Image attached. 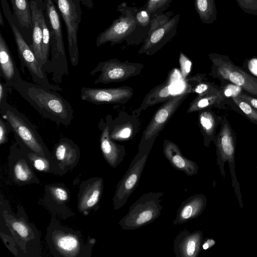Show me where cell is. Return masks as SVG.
<instances>
[{
  "label": "cell",
  "instance_id": "obj_22",
  "mask_svg": "<svg viewBox=\"0 0 257 257\" xmlns=\"http://www.w3.org/2000/svg\"><path fill=\"white\" fill-rule=\"evenodd\" d=\"M173 78L172 75H169L163 82L152 88L146 94L140 107L134 110L132 113L140 115L142 111L149 107L169 99L173 96L171 90Z\"/></svg>",
  "mask_w": 257,
  "mask_h": 257
},
{
  "label": "cell",
  "instance_id": "obj_29",
  "mask_svg": "<svg viewBox=\"0 0 257 257\" xmlns=\"http://www.w3.org/2000/svg\"><path fill=\"white\" fill-rule=\"evenodd\" d=\"M54 243L57 250L65 256H76L79 252L80 242L76 236L72 233H57L54 235Z\"/></svg>",
  "mask_w": 257,
  "mask_h": 257
},
{
  "label": "cell",
  "instance_id": "obj_14",
  "mask_svg": "<svg viewBox=\"0 0 257 257\" xmlns=\"http://www.w3.org/2000/svg\"><path fill=\"white\" fill-rule=\"evenodd\" d=\"M133 94V89L128 86L106 88L82 87L80 89L81 99L96 105L125 104Z\"/></svg>",
  "mask_w": 257,
  "mask_h": 257
},
{
  "label": "cell",
  "instance_id": "obj_33",
  "mask_svg": "<svg viewBox=\"0 0 257 257\" xmlns=\"http://www.w3.org/2000/svg\"><path fill=\"white\" fill-rule=\"evenodd\" d=\"M194 7L200 20L204 24H211L217 20L215 0H194Z\"/></svg>",
  "mask_w": 257,
  "mask_h": 257
},
{
  "label": "cell",
  "instance_id": "obj_40",
  "mask_svg": "<svg viewBox=\"0 0 257 257\" xmlns=\"http://www.w3.org/2000/svg\"><path fill=\"white\" fill-rule=\"evenodd\" d=\"M239 8L246 14L257 16V0H235Z\"/></svg>",
  "mask_w": 257,
  "mask_h": 257
},
{
  "label": "cell",
  "instance_id": "obj_6",
  "mask_svg": "<svg viewBox=\"0 0 257 257\" xmlns=\"http://www.w3.org/2000/svg\"><path fill=\"white\" fill-rule=\"evenodd\" d=\"M192 92L190 86L186 85L183 91L172 96L157 109L143 132L139 145L138 151L151 152L160 133L184 100Z\"/></svg>",
  "mask_w": 257,
  "mask_h": 257
},
{
  "label": "cell",
  "instance_id": "obj_34",
  "mask_svg": "<svg viewBox=\"0 0 257 257\" xmlns=\"http://www.w3.org/2000/svg\"><path fill=\"white\" fill-rule=\"evenodd\" d=\"M172 1L173 0H147L143 9L152 17L165 13Z\"/></svg>",
  "mask_w": 257,
  "mask_h": 257
},
{
  "label": "cell",
  "instance_id": "obj_43",
  "mask_svg": "<svg viewBox=\"0 0 257 257\" xmlns=\"http://www.w3.org/2000/svg\"><path fill=\"white\" fill-rule=\"evenodd\" d=\"M11 88L6 82H0V105L7 102V96Z\"/></svg>",
  "mask_w": 257,
  "mask_h": 257
},
{
  "label": "cell",
  "instance_id": "obj_2",
  "mask_svg": "<svg viewBox=\"0 0 257 257\" xmlns=\"http://www.w3.org/2000/svg\"><path fill=\"white\" fill-rule=\"evenodd\" d=\"M0 113L14 134L16 141L28 151L52 161L48 149L35 126L25 115L7 102L0 105Z\"/></svg>",
  "mask_w": 257,
  "mask_h": 257
},
{
  "label": "cell",
  "instance_id": "obj_30",
  "mask_svg": "<svg viewBox=\"0 0 257 257\" xmlns=\"http://www.w3.org/2000/svg\"><path fill=\"white\" fill-rule=\"evenodd\" d=\"M224 100V98L220 91L217 93L203 96L197 95L190 103L187 112L189 113L199 112L213 107H218L220 106Z\"/></svg>",
  "mask_w": 257,
  "mask_h": 257
},
{
  "label": "cell",
  "instance_id": "obj_10",
  "mask_svg": "<svg viewBox=\"0 0 257 257\" xmlns=\"http://www.w3.org/2000/svg\"><path fill=\"white\" fill-rule=\"evenodd\" d=\"M12 15L6 16L13 33L17 47L19 59L23 65L29 72L34 83L48 88L60 91L62 88L50 83L46 71L37 59L32 48L30 47L23 38L18 28L13 21Z\"/></svg>",
  "mask_w": 257,
  "mask_h": 257
},
{
  "label": "cell",
  "instance_id": "obj_26",
  "mask_svg": "<svg viewBox=\"0 0 257 257\" xmlns=\"http://www.w3.org/2000/svg\"><path fill=\"white\" fill-rule=\"evenodd\" d=\"M210 109L199 111L198 124L203 137V144L209 147L211 142L214 141L217 126V118L214 113Z\"/></svg>",
  "mask_w": 257,
  "mask_h": 257
},
{
  "label": "cell",
  "instance_id": "obj_38",
  "mask_svg": "<svg viewBox=\"0 0 257 257\" xmlns=\"http://www.w3.org/2000/svg\"><path fill=\"white\" fill-rule=\"evenodd\" d=\"M244 90L241 87L230 82L226 83L220 89L221 93L224 98L238 96Z\"/></svg>",
  "mask_w": 257,
  "mask_h": 257
},
{
  "label": "cell",
  "instance_id": "obj_41",
  "mask_svg": "<svg viewBox=\"0 0 257 257\" xmlns=\"http://www.w3.org/2000/svg\"><path fill=\"white\" fill-rule=\"evenodd\" d=\"M11 131L5 120L0 118V145H2L8 141V134Z\"/></svg>",
  "mask_w": 257,
  "mask_h": 257
},
{
  "label": "cell",
  "instance_id": "obj_31",
  "mask_svg": "<svg viewBox=\"0 0 257 257\" xmlns=\"http://www.w3.org/2000/svg\"><path fill=\"white\" fill-rule=\"evenodd\" d=\"M204 74H197L188 77L184 81L191 88L192 93H195L197 96L219 92L220 90L214 84L206 81Z\"/></svg>",
  "mask_w": 257,
  "mask_h": 257
},
{
  "label": "cell",
  "instance_id": "obj_20",
  "mask_svg": "<svg viewBox=\"0 0 257 257\" xmlns=\"http://www.w3.org/2000/svg\"><path fill=\"white\" fill-rule=\"evenodd\" d=\"M206 204L207 198L204 195L197 194L191 196L182 202L173 221V224H182L197 218L203 212Z\"/></svg>",
  "mask_w": 257,
  "mask_h": 257
},
{
  "label": "cell",
  "instance_id": "obj_24",
  "mask_svg": "<svg viewBox=\"0 0 257 257\" xmlns=\"http://www.w3.org/2000/svg\"><path fill=\"white\" fill-rule=\"evenodd\" d=\"M54 157L60 166H70L76 163L80 156L78 146L67 138H61L54 149Z\"/></svg>",
  "mask_w": 257,
  "mask_h": 257
},
{
  "label": "cell",
  "instance_id": "obj_25",
  "mask_svg": "<svg viewBox=\"0 0 257 257\" xmlns=\"http://www.w3.org/2000/svg\"><path fill=\"white\" fill-rule=\"evenodd\" d=\"M136 17V28L125 41L128 45H138L143 43L150 29L151 17L147 11L143 8L139 9Z\"/></svg>",
  "mask_w": 257,
  "mask_h": 257
},
{
  "label": "cell",
  "instance_id": "obj_45",
  "mask_svg": "<svg viewBox=\"0 0 257 257\" xmlns=\"http://www.w3.org/2000/svg\"><path fill=\"white\" fill-rule=\"evenodd\" d=\"M249 71L257 78V58H252L247 62Z\"/></svg>",
  "mask_w": 257,
  "mask_h": 257
},
{
  "label": "cell",
  "instance_id": "obj_36",
  "mask_svg": "<svg viewBox=\"0 0 257 257\" xmlns=\"http://www.w3.org/2000/svg\"><path fill=\"white\" fill-rule=\"evenodd\" d=\"M27 152L31 164L36 169L40 171H50L51 169L50 162L52 161L39 156L35 153L29 151L28 150H27Z\"/></svg>",
  "mask_w": 257,
  "mask_h": 257
},
{
  "label": "cell",
  "instance_id": "obj_42",
  "mask_svg": "<svg viewBox=\"0 0 257 257\" xmlns=\"http://www.w3.org/2000/svg\"><path fill=\"white\" fill-rule=\"evenodd\" d=\"M52 191L53 196L57 201L64 202L68 199V193L65 189L60 187H54Z\"/></svg>",
  "mask_w": 257,
  "mask_h": 257
},
{
  "label": "cell",
  "instance_id": "obj_1",
  "mask_svg": "<svg viewBox=\"0 0 257 257\" xmlns=\"http://www.w3.org/2000/svg\"><path fill=\"white\" fill-rule=\"evenodd\" d=\"M13 88L43 117L68 126L74 117L70 103L57 91L22 79Z\"/></svg>",
  "mask_w": 257,
  "mask_h": 257
},
{
  "label": "cell",
  "instance_id": "obj_44",
  "mask_svg": "<svg viewBox=\"0 0 257 257\" xmlns=\"http://www.w3.org/2000/svg\"><path fill=\"white\" fill-rule=\"evenodd\" d=\"M238 96L249 104L254 109L257 110V98L252 97L245 93H244V91Z\"/></svg>",
  "mask_w": 257,
  "mask_h": 257
},
{
  "label": "cell",
  "instance_id": "obj_3",
  "mask_svg": "<svg viewBox=\"0 0 257 257\" xmlns=\"http://www.w3.org/2000/svg\"><path fill=\"white\" fill-rule=\"evenodd\" d=\"M45 13L50 34L52 79L56 83L62 82L68 75V66L63 38L59 11L53 0H44Z\"/></svg>",
  "mask_w": 257,
  "mask_h": 257
},
{
  "label": "cell",
  "instance_id": "obj_39",
  "mask_svg": "<svg viewBox=\"0 0 257 257\" xmlns=\"http://www.w3.org/2000/svg\"><path fill=\"white\" fill-rule=\"evenodd\" d=\"M179 61L182 78L184 80L188 77L191 71L192 63L182 52H180Z\"/></svg>",
  "mask_w": 257,
  "mask_h": 257
},
{
  "label": "cell",
  "instance_id": "obj_47",
  "mask_svg": "<svg viewBox=\"0 0 257 257\" xmlns=\"http://www.w3.org/2000/svg\"><path fill=\"white\" fill-rule=\"evenodd\" d=\"M0 25L4 28V22L2 13H0Z\"/></svg>",
  "mask_w": 257,
  "mask_h": 257
},
{
  "label": "cell",
  "instance_id": "obj_19",
  "mask_svg": "<svg viewBox=\"0 0 257 257\" xmlns=\"http://www.w3.org/2000/svg\"><path fill=\"white\" fill-rule=\"evenodd\" d=\"M163 147V154L173 168L183 172L189 176L197 174L198 166L197 163L183 156L179 147L175 143L165 140Z\"/></svg>",
  "mask_w": 257,
  "mask_h": 257
},
{
  "label": "cell",
  "instance_id": "obj_23",
  "mask_svg": "<svg viewBox=\"0 0 257 257\" xmlns=\"http://www.w3.org/2000/svg\"><path fill=\"white\" fill-rule=\"evenodd\" d=\"M103 179L96 178L85 184L80 192L78 209L84 212L98 203L103 190Z\"/></svg>",
  "mask_w": 257,
  "mask_h": 257
},
{
  "label": "cell",
  "instance_id": "obj_12",
  "mask_svg": "<svg viewBox=\"0 0 257 257\" xmlns=\"http://www.w3.org/2000/svg\"><path fill=\"white\" fill-rule=\"evenodd\" d=\"M144 68V65L141 63L121 61L113 58L99 62L90 74L94 75L99 72L94 80L95 84L120 82L139 75Z\"/></svg>",
  "mask_w": 257,
  "mask_h": 257
},
{
  "label": "cell",
  "instance_id": "obj_5",
  "mask_svg": "<svg viewBox=\"0 0 257 257\" xmlns=\"http://www.w3.org/2000/svg\"><path fill=\"white\" fill-rule=\"evenodd\" d=\"M173 15L169 11L151 17L149 34L138 51L139 55L155 54L175 36L180 16Z\"/></svg>",
  "mask_w": 257,
  "mask_h": 257
},
{
  "label": "cell",
  "instance_id": "obj_18",
  "mask_svg": "<svg viewBox=\"0 0 257 257\" xmlns=\"http://www.w3.org/2000/svg\"><path fill=\"white\" fill-rule=\"evenodd\" d=\"M203 233L201 230L189 232L184 230L174 241V251L177 257H196L202 249Z\"/></svg>",
  "mask_w": 257,
  "mask_h": 257
},
{
  "label": "cell",
  "instance_id": "obj_32",
  "mask_svg": "<svg viewBox=\"0 0 257 257\" xmlns=\"http://www.w3.org/2000/svg\"><path fill=\"white\" fill-rule=\"evenodd\" d=\"M16 20L22 28L32 27L30 2L28 0H10Z\"/></svg>",
  "mask_w": 257,
  "mask_h": 257
},
{
  "label": "cell",
  "instance_id": "obj_8",
  "mask_svg": "<svg viewBox=\"0 0 257 257\" xmlns=\"http://www.w3.org/2000/svg\"><path fill=\"white\" fill-rule=\"evenodd\" d=\"M209 57L212 62L210 73L212 76L239 86L257 97V78L235 65L226 56L211 53Z\"/></svg>",
  "mask_w": 257,
  "mask_h": 257
},
{
  "label": "cell",
  "instance_id": "obj_27",
  "mask_svg": "<svg viewBox=\"0 0 257 257\" xmlns=\"http://www.w3.org/2000/svg\"><path fill=\"white\" fill-rule=\"evenodd\" d=\"M38 17L43 33L42 45V65L46 71L49 66V57L50 50V30L46 20L44 0H37Z\"/></svg>",
  "mask_w": 257,
  "mask_h": 257
},
{
  "label": "cell",
  "instance_id": "obj_35",
  "mask_svg": "<svg viewBox=\"0 0 257 257\" xmlns=\"http://www.w3.org/2000/svg\"><path fill=\"white\" fill-rule=\"evenodd\" d=\"M230 98L248 119L254 123H257V110L238 96Z\"/></svg>",
  "mask_w": 257,
  "mask_h": 257
},
{
  "label": "cell",
  "instance_id": "obj_13",
  "mask_svg": "<svg viewBox=\"0 0 257 257\" xmlns=\"http://www.w3.org/2000/svg\"><path fill=\"white\" fill-rule=\"evenodd\" d=\"M150 153V151H138L127 170L117 184L113 198L114 210L125 205L130 196L138 187Z\"/></svg>",
  "mask_w": 257,
  "mask_h": 257
},
{
  "label": "cell",
  "instance_id": "obj_21",
  "mask_svg": "<svg viewBox=\"0 0 257 257\" xmlns=\"http://www.w3.org/2000/svg\"><path fill=\"white\" fill-rule=\"evenodd\" d=\"M0 75L11 88L22 78L0 31Z\"/></svg>",
  "mask_w": 257,
  "mask_h": 257
},
{
  "label": "cell",
  "instance_id": "obj_46",
  "mask_svg": "<svg viewBox=\"0 0 257 257\" xmlns=\"http://www.w3.org/2000/svg\"><path fill=\"white\" fill-rule=\"evenodd\" d=\"M216 244L215 240L212 238H206L203 241L202 243V249L203 250H207L212 247Z\"/></svg>",
  "mask_w": 257,
  "mask_h": 257
},
{
  "label": "cell",
  "instance_id": "obj_17",
  "mask_svg": "<svg viewBox=\"0 0 257 257\" xmlns=\"http://www.w3.org/2000/svg\"><path fill=\"white\" fill-rule=\"evenodd\" d=\"M98 127L101 131L100 147L103 157L111 167L116 168L123 160L126 155L125 147L111 139L106 116L100 119Z\"/></svg>",
  "mask_w": 257,
  "mask_h": 257
},
{
  "label": "cell",
  "instance_id": "obj_7",
  "mask_svg": "<svg viewBox=\"0 0 257 257\" xmlns=\"http://www.w3.org/2000/svg\"><path fill=\"white\" fill-rule=\"evenodd\" d=\"M214 143L216 147L217 165L219 166L220 173L222 177L225 178L226 173L224 166L225 163L227 162L232 178V185L234 188L240 207L242 208V196L240 190L239 184L237 181L235 171V138L225 118L222 122L221 129L218 135L216 137Z\"/></svg>",
  "mask_w": 257,
  "mask_h": 257
},
{
  "label": "cell",
  "instance_id": "obj_16",
  "mask_svg": "<svg viewBox=\"0 0 257 257\" xmlns=\"http://www.w3.org/2000/svg\"><path fill=\"white\" fill-rule=\"evenodd\" d=\"M139 115L121 111L113 119L110 114L106 115L109 123V136L114 141L124 142L133 140L140 127Z\"/></svg>",
  "mask_w": 257,
  "mask_h": 257
},
{
  "label": "cell",
  "instance_id": "obj_9",
  "mask_svg": "<svg viewBox=\"0 0 257 257\" xmlns=\"http://www.w3.org/2000/svg\"><path fill=\"white\" fill-rule=\"evenodd\" d=\"M139 9L130 7L123 2L117 7L120 13L110 26L99 34L96 38V45L98 47L107 42L111 46L120 44L133 33L137 25V14Z\"/></svg>",
  "mask_w": 257,
  "mask_h": 257
},
{
  "label": "cell",
  "instance_id": "obj_11",
  "mask_svg": "<svg viewBox=\"0 0 257 257\" xmlns=\"http://www.w3.org/2000/svg\"><path fill=\"white\" fill-rule=\"evenodd\" d=\"M53 1L66 26L71 64L73 66H77L79 60L77 32L81 18L80 1L53 0Z\"/></svg>",
  "mask_w": 257,
  "mask_h": 257
},
{
  "label": "cell",
  "instance_id": "obj_4",
  "mask_svg": "<svg viewBox=\"0 0 257 257\" xmlns=\"http://www.w3.org/2000/svg\"><path fill=\"white\" fill-rule=\"evenodd\" d=\"M162 192H150L143 194L130 207L127 213L119 221L124 230H134L154 222L161 214L163 206Z\"/></svg>",
  "mask_w": 257,
  "mask_h": 257
},
{
  "label": "cell",
  "instance_id": "obj_28",
  "mask_svg": "<svg viewBox=\"0 0 257 257\" xmlns=\"http://www.w3.org/2000/svg\"><path fill=\"white\" fill-rule=\"evenodd\" d=\"M30 2L33 28V43L31 48L37 59L42 65V45L43 33L38 17L37 2V0H30Z\"/></svg>",
  "mask_w": 257,
  "mask_h": 257
},
{
  "label": "cell",
  "instance_id": "obj_37",
  "mask_svg": "<svg viewBox=\"0 0 257 257\" xmlns=\"http://www.w3.org/2000/svg\"><path fill=\"white\" fill-rule=\"evenodd\" d=\"M9 224L12 227V229L16 232L17 234L22 238L28 239L30 238L31 231L24 222L18 220L10 221Z\"/></svg>",
  "mask_w": 257,
  "mask_h": 257
},
{
  "label": "cell",
  "instance_id": "obj_15",
  "mask_svg": "<svg viewBox=\"0 0 257 257\" xmlns=\"http://www.w3.org/2000/svg\"><path fill=\"white\" fill-rule=\"evenodd\" d=\"M9 160L12 178L16 183L20 185L38 182L27 150L17 141L11 146Z\"/></svg>",
  "mask_w": 257,
  "mask_h": 257
}]
</instances>
